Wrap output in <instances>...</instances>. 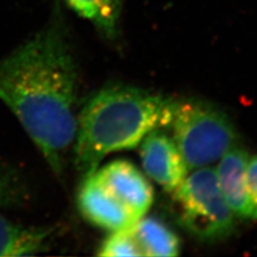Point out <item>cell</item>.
Returning a JSON list of instances; mask_svg holds the SVG:
<instances>
[{"instance_id":"cell-1","label":"cell","mask_w":257,"mask_h":257,"mask_svg":"<svg viewBox=\"0 0 257 257\" xmlns=\"http://www.w3.org/2000/svg\"><path fill=\"white\" fill-rule=\"evenodd\" d=\"M78 74L63 16L0 60V100L53 172L61 175L77 126Z\"/></svg>"},{"instance_id":"cell-2","label":"cell","mask_w":257,"mask_h":257,"mask_svg":"<svg viewBox=\"0 0 257 257\" xmlns=\"http://www.w3.org/2000/svg\"><path fill=\"white\" fill-rule=\"evenodd\" d=\"M173 99L142 88L114 85L91 95L77 115L73 158L83 178L111 152L133 149L149 132L165 127Z\"/></svg>"},{"instance_id":"cell-3","label":"cell","mask_w":257,"mask_h":257,"mask_svg":"<svg viewBox=\"0 0 257 257\" xmlns=\"http://www.w3.org/2000/svg\"><path fill=\"white\" fill-rule=\"evenodd\" d=\"M165 127L171 130L189 170L218 162L239 145L236 126L226 112L199 99L173 100Z\"/></svg>"},{"instance_id":"cell-4","label":"cell","mask_w":257,"mask_h":257,"mask_svg":"<svg viewBox=\"0 0 257 257\" xmlns=\"http://www.w3.org/2000/svg\"><path fill=\"white\" fill-rule=\"evenodd\" d=\"M172 194L176 221L197 240L214 243L235 231L236 215L222 194L214 168L193 170Z\"/></svg>"},{"instance_id":"cell-5","label":"cell","mask_w":257,"mask_h":257,"mask_svg":"<svg viewBox=\"0 0 257 257\" xmlns=\"http://www.w3.org/2000/svg\"><path fill=\"white\" fill-rule=\"evenodd\" d=\"M162 128L157 127L145 136L140 144L141 159L149 178L173 193L189 174V168L172 136Z\"/></svg>"},{"instance_id":"cell-6","label":"cell","mask_w":257,"mask_h":257,"mask_svg":"<svg viewBox=\"0 0 257 257\" xmlns=\"http://www.w3.org/2000/svg\"><path fill=\"white\" fill-rule=\"evenodd\" d=\"M95 179L138 218L148 212L154 203V189L145 175L125 160H116L98 168Z\"/></svg>"},{"instance_id":"cell-7","label":"cell","mask_w":257,"mask_h":257,"mask_svg":"<svg viewBox=\"0 0 257 257\" xmlns=\"http://www.w3.org/2000/svg\"><path fill=\"white\" fill-rule=\"evenodd\" d=\"M77 205L87 221L110 232L131 228L140 220L104 189L93 174L84 178L78 192Z\"/></svg>"},{"instance_id":"cell-8","label":"cell","mask_w":257,"mask_h":257,"mask_svg":"<svg viewBox=\"0 0 257 257\" xmlns=\"http://www.w3.org/2000/svg\"><path fill=\"white\" fill-rule=\"evenodd\" d=\"M247 151L239 145L227 151L214 168L216 180L227 205L236 218L255 220L247 192Z\"/></svg>"},{"instance_id":"cell-9","label":"cell","mask_w":257,"mask_h":257,"mask_svg":"<svg viewBox=\"0 0 257 257\" xmlns=\"http://www.w3.org/2000/svg\"><path fill=\"white\" fill-rule=\"evenodd\" d=\"M53 230L28 227L0 213V256H31L44 252Z\"/></svg>"},{"instance_id":"cell-10","label":"cell","mask_w":257,"mask_h":257,"mask_svg":"<svg viewBox=\"0 0 257 257\" xmlns=\"http://www.w3.org/2000/svg\"><path fill=\"white\" fill-rule=\"evenodd\" d=\"M132 232L144 256L166 257L180 253L178 236L157 219L142 216L132 226Z\"/></svg>"},{"instance_id":"cell-11","label":"cell","mask_w":257,"mask_h":257,"mask_svg":"<svg viewBox=\"0 0 257 257\" xmlns=\"http://www.w3.org/2000/svg\"><path fill=\"white\" fill-rule=\"evenodd\" d=\"M79 16L91 22L102 34L114 39L118 35L123 0H66Z\"/></svg>"},{"instance_id":"cell-12","label":"cell","mask_w":257,"mask_h":257,"mask_svg":"<svg viewBox=\"0 0 257 257\" xmlns=\"http://www.w3.org/2000/svg\"><path fill=\"white\" fill-rule=\"evenodd\" d=\"M98 255L106 257L144 256L133 235L132 227L110 232V235L103 241L99 247Z\"/></svg>"},{"instance_id":"cell-13","label":"cell","mask_w":257,"mask_h":257,"mask_svg":"<svg viewBox=\"0 0 257 257\" xmlns=\"http://www.w3.org/2000/svg\"><path fill=\"white\" fill-rule=\"evenodd\" d=\"M25 196L24 184L18 173L0 162V209L16 206Z\"/></svg>"},{"instance_id":"cell-14","label":"cell","mask_w":257,"mask_h":257,"mask_svg":"<svg viewBox=\"0 0 257 257\" xmlns=\"http://www.w3.org/2000/svg\"><path fill=\"white\" fill-rule=\"evenodd\" d=\"M247 192L252 205L255 220H257V155L248 159L246 168Z\"/></svg>"}]
</instances>
